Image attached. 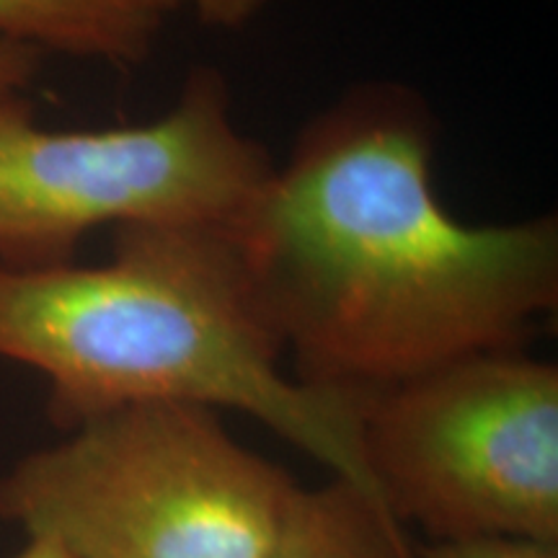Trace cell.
<instances>
[{"label":"cell","mask_w":558,"mask_h":558,"mask_svg":"<svg viewBox=\"0 0 558 558\" xmlns=\"http://www.w3.org/2000/svg\"><path fill=\"white\" fill-rule=\"evenodd\" d=\"M432 156L416 94L360 86L300 132L233 228L300 383L367 396L522 352L556 311L558 222L465 226L437 197Z\"/></svg>","instance_id":"cell-1"},{"label":"cell","mask_w":558,"mask_h":558,"mask_svg":"<svg viewBox=\"0 0 558 558\" xmlns=\"http://www.w3.org/2000/svg\"><path fill=\"white\" fill-rule=\"evenodd\" d=\"M0 357L50 380L62 427L143 403L243 411L380 501L362 396L282 373L233 228L120 226L101 267L0 264Z\"/></svg>","instance_id":"cell-2"},{"label":"cell","mask_w":558,"mask_h":558,"mask_svg":"<svg viewBox=\"0 0 558 558\" xmlns=\"http://www.w3.org/2000/svg\"><path fill=\"white\" fill-rule=\"evenodd\" d=\"M295 492L218 411L143 403L26 456L0 481V514L73 558H262Z\"/></svg>","instance_id":"cell-3"},{"label":"cell","mask_w":558,"mask_h":558,"mask_svg":"<svg viewBox=\"0 0 558 558\" xmlns=\"http://www.w3.org/2000/svg\"><path fill=\"white\" fill-rule=\"evenodd\" d=\"M275 160L230 117L218 70H197L163 117L135 128L45 130L19 96L0 99V264L75 262L101 226L235 228Z\"/></svg>","instance_id":"cell-4"},{"label":"cell","mask_w":558,"mask_h":558,"mask_svg":"<svg viewBox=\"0 0 558 558\" xmlns=\"http://www.w3.org/2000/svg\"><path fill=\"white\" fill-rule=\"evenodd\" d=\"M360 445L383 507L429 541L558 543V369L473 354L362 396Z\"/></svg>","instance_id":"cell-5"},{"label":"cell","mask_w":558,"mask_h":558,"mask_svg":"<svg viewBox=\"0 0 558 558\" xmlns=\"http://www.w3.org/2000/svg\"><path fill=\"white\" fill-rule=\"evenodd\" d=\"M262 558H418L407 527L344 478L298 486L277 538Z\"/></svg>","instance_id":"cell-6"},{"label":"cell","mask_w":558,"mask_h":558,"mask_svg":"<svg viewBox=\"0 0 558 558\" xmlns=\"http://www.w3.org/2000/svg\"><path fill=\"white\" fill-rule=\"evenodd\" d=\"M160 21L122 0H0V39L41 52L137 65L153 52Z\"/></svg>","instance_id":"cell-7"},{"label":"cell","mask_w":558,"mask_h":558,"mask_svg":"<svg viewBox=\"0 0 558 558\" xmlns=\"http://www.w3.org/2000/svg\"><path fill=\"white\" fill-rule=\"evenodd\" d=\"M143 16H150L163 24V16L179 11H190L194 19L213 29H241L259 19L269 9L271 0H122Z\"/></svg>","instance_id":"cell-8"},{"label":"cell","mask_w":558,"mask_h":558,"mask_svg":"<svg viewBox=\"0 0 558 558\" xmlns=\"http://www.w3.org/2000/svg\"><path fill=\"white\" fill-rule=\"evenodd\" d=\"M418 558H558V543L520 535H473L458 541H429Z\"/></svg>","instance_id":"cell-9"},{"label":"cell","mask_w":558,"mask_h":558,"mask_svg":"<svg viewBox=\"0 0 558 558\" xmlns=\"http://www.w3.org/2000/svg\"><path fill=\"white\" fill-rule=\"evenodd\" d=\"M41 50L13 39H0V99L24 94L41 65Z\"/></svg>","instance_id":"cell-10"},{"label":"cell","mask_w":558,"mask_h":558,"mask_svg":"<svg viewBox=\"0 0 558 558\" xmlns=\"http://www.w3.org/2000/svg\"><path fill=\"white\" fill-rule=\"evenodd\" d=\"M16 558H73V556H70L62 546H58L54 541L29 538V546L21 550Z\"/></svg>","instance_id":"cell-11"}]
</instances>
